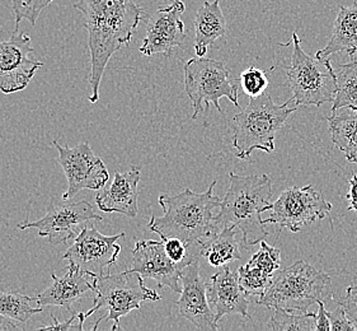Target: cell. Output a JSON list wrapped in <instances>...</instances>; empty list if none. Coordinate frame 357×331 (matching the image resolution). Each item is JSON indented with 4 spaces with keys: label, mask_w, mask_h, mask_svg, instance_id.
I'll return each instance as SVG.
<instances>
[{
    "label": "cell",
    "mask_w": 357,
    "mask_h": 331,
    "mask_svg": "<svg viewBox=\"0 0 357 331\" xmlns=\"http://www.w3.org/2000/svg\"><path fill=\"white\" fill-rule=\"evenodd\" d=\"M327 315L331 321V331H355L357 330L356 326L351 321L346 311L342 306L338 303V309L332 312L327 311Z\"/></svg>",
    "instance_id": "cell-32"
},
{
    "label": "cell",
    "mask_w": 357,
    "mask_h": 331,
    "mask_svg": "<svg viewBox=\"0 0 357 331\" xmlns=\"http://www.w3.org/2000/svg\"><path fill=\"white\" fill-rule=\"evenodd\" d=\"M270 326L275 331H317L314 312L294 314L285 310H271Z\"/></svg>",
    "instance_id": "cell-26"
},
{
    "label": "cell",
    "mask_w": 357,
    "mask_h": 331,
    "mask_svg": "<svg viewBox=\"0 0 357 331\" xmlns=\"http://www.w3.org/2000/svg\"><path fill=\"white\" fill-rule=\"evenodd\" d=\"M15 15V29L20 27L23 20L31 22L36 26L37 20L45 8L50 6L54 0H10Z\"/></svg>",
    "instance_id": "cell-29"
},
{
    "label": "cell",
    "mask_w": 357,
    "mask_h": 331,
    "mask_svg": "<svg viewBox=\"0 0 357 331\" xmlns=\"http://www.w3.org/2000/svg\"><path fill=\"white\" fill-rule=\"evenodd\" d=\"M346 199L350 202L349 204V210L356 212L357 213V175L352 173L350 179V190L346 195Z\"/></svg>",
    "instance_id": "cell-35"
},
{
    "label": "cell",
    "mask_w": 357,
    "mask_h": 331,
    "mask_svg": "<svg viewBox=\"0 0 357 331\" xmlns=\"http://www.w3.org/2000/svg\"><path fill=\"white\" fill-rule=\"evenodd\" d=\"M333 145L342 152L344 159L357 163V111L332 114L327 117Z\"/></svg>",
    "instance_id": "cell-23"
},
{
    "label": "cell",
    "mask_w": 357,
    "mask_h": 331,
    "mask_svg": "<svg viewBox=\"0 0 357 331\" xmlns=\"http://www.w3.org/2000/svg\"><path fill=\"white\" fill-rule=\"evenodd\" d=\"M238 275L242 288L248 295L261 297L272 281V275L264 273V270L256 267H241L238 269Z\"/></svg>",
    "instance_id": "cell-27"
},
{
    "label": "cell",
    "mask_w": 357,
    "mask_h": 331,
    "mask_svg": "<svg viewBox=\"0 0 357 331\" xmlns=\"http://www.w3.org/2000/svg\"><path fill=\"white\" fill-rule=\"evenodd\" d=\"M123 237V232L106 236L94 226H83L63 258L92 277L103 275L105 270L119 259L121 246L117 241Z\"/></svg>",
    "instance_id": "cell-11"
},
{
    "label": "cell",
    "mask_w": 357,
    "mask_h": 331,
    "mask_svg": "<svg viewBox=\"0 0 357 331\" xmlns=\"http://www.w3.org/2000/svg\"><path fill=\"white\" fill-rule=\"evenodd\" d=\"M185 10L183 0H173L168 7L158 9L148 21L140 52L145 57L155 54L171 57L186 38V27L181 18Z\"/></svg>",
    "instance_id": "cell-14"
},
{
    "label": "cell",
    "mask_w": 357,
    "mask_h": 331,
    "mask_svg": "<svg viewBox=\"0 0 357 331\" xmlns=\"http://www.w3.org/2000/svg\"><path fill=\"white\" fill-rule=\"evenodd\" d=\"M43 311V307L37 303L36 297L32 298L21 293L0 292V316L24 324L31 317Z\"/></svg>",
    "instance_id": "cell-25"
},
{
    "label": "cell",
    "mask_w": 357,
    "mask_h": 331,
    "mask_svg": "<svg viewBox=\"0 0 357 331\" xmlns=\"http://www.w3.org/2000/svg\"><path fill=\"white\" fill-rule=\"evenodd\" d=\"M142 171L132 166L126 172H114V177L108 186L102 187L96 196L97 207L105 213H120L129 218H135L139 212V182Z\"/></svg>",
    "instance_id": "cell-18"
},
{
    "label": "cell",
    "mask_w": 357,
    "mask_h": 331,
    "mask_svg": "<svg viewBox=\"0 0 357 331\" xmlns=\"http://www.w3.org/2000/svg\"><path fill=\"white\" fill-rule=\"evenodd\" d=\"M336 73L337 92L332 105V114L341 108L357 111V61L340 65Z\"/></svg>",
    "instance_id": "cell-24"
},
{
    "label": "cell",
    "mask_w": 357,
    "mask_h": 331,
    "mask_svg": "<svg viewBox=\"0 0 357 331\" xmlns=\"http://www.w3.org/2000/svg\"><path fill=\"white\" fill-rule=\"evenodd\" d=\"M207 297L215 312V320L219 323L227 315H241L252 318L248 314V295L239 283L238 272L222 267L214 274L207 287Z\"/></svg>",
    "instance_id": "cell-17"
},
{
    "label": "cell",
    "mask_w": 357,
    "mask_h": 331,
    "mask_svg": "<svg viewBox=\"0 0 357 331\" xmlns=\"http://www.w3.org/2000/svg\"><path fill=\"white\" fill-rule=\"evenodd\" d=\"M229 180L230 186L215 216V228L219 232L234 224L243 235L244 245H258L268 236L261 216L271 209V177L268 175L241 176L230 172Z\"/></svg>",
    "instance_id": "cell-3"
},
{
    "label": "cell",
    "mask_w": 357,
    "mask_h": 331,
    "mask_svg": "<svg viewBox=\"0 0 357 331\" xmlns=\"http://www.w3.org/2000/svg\"><path fill=\"white\" fill-rule=\"evenodd\" d=\"M52 284L37 295V303L43 307L57 306L68 311L73 310V306L78 303L82 297L89 290H94L93 277L80 270L72 264L65 267L63 277H56L51 273Z\"/></svg>",
    "instance_id": "cell-19"
},
{
    "label": "cell",
    "mask_w": 357,
    "mask_h": 331,
    "mask_svg": "<svg viewBox=\"0 0 357 331\" xmlns=\"http://www.w3.org/2000/svg\"><path fill=\"white\" fill-rule=\"evenodd\" d=\"M74 7L86 18L91 52L89 102L96 103L109 59L131 43L144 12L134 0H78Z\"/></svg>",
    "instance_id": "cell-1"
},
{
    "label": "cell",
    "mask_w": 357,
    "mask_h": 331,
    "mask_svg": "<svg viewBox=\"0 0 357 331\" xmlns=\"http://www.w3.org/2000/svg\"><path fill=\"white\" fill-rule=\"evenodd\" d=\"M328 284V274L299 260L291 267L276 272L270 287L256 302L270 310L280 309L294 314H305L313 304L323 300V290Z\"/></svg>",
    "instance_id": "cell-5"
},
{
    "label": "cell",
    "mask_w": 357,
    "mask_h": 331,
    "mask_svg": "<svg viewBox=\"0 0 357 331\" xmlns=\"http://www.w3.org/2000/svg\"><path fill=\"white\" fill-rule=\"evenodd\" d=\"M185 91L192 105V119H197L213 103L222 114L220 98H228L239 108L238 86L228 68L214 59L196 57L185 65Z\"/></svg>",
    "instance_id": "cell-8"
},
{
    "label": "cell",
    "mask_w": 357,
    "mask_h": 331,
    "mask_svg": "<svg viewBox=\"0 0 357 331\" xmlns=\"http://www.w3.org/2000/svg\"><path fill=\"white\" fill-rule=\"evenodd\" d=\"M227 21L220 1H205L195 17V51L196 57H205L207 47L227 35Z\"/></svg>",
    "instance_id": "cell-21"
},
{
    "label": "cell",
    "mask_w": 357,
    "mask_h": 331,
    "mask_svg": "<svg viewBox=\"0 0 357 331\" xmlns=\"http://www.w3.org/2000/svg\"><path fill=\"white\" fill-rule=\"evenodd\" d=\"M201 256L214 267H222L242 258L241 242L236 240V227L230 224L216 232L201 245Z\"/></svg>",
    "instance_id": "cell-22"
},
{
    "label": "cell",
    "mask_w": 357,
    "mask_h": 331,
    "mask_svg": "<svg viewBox=\"0 0 357 331\" xmlns=\"http://www.w3.org/2000/svg\"><path fill=\"white\" fill-rule=\"evenodd\" d=\"M9 318L4 316H0V331L1 330H20L18 325L13 324L8 321Z\"/></svg>",
    "instance_id": "cell-36"
},
{
    "label": "cell",
    "mask_w": 357,
    "mask_h": 331,
    "mask_svg": "<svg viewBox=\"0 0 357 331\" xmlns=\"http://www.w3.org/2000/svg\"><path fill=\"white\" fill-rule=\"evenodd\" d=\"M216 180L205 193L197 194L185 189L177 195H160L158 203L165 210L162 216H151L148 230L162 240L177 237L190 247H199L218 232L214 210L220 207V198L215 196Z\"/></svg>",
    "instance_id": "cell-2"
},
{
    "label": "cell",
    "mask_w": 357,
    "mask_h": 331,
    "mask_svg": "<svg viewBox=\"0 0 357 331\" xmlns=\"http://www.w3.org/2000/svg\"><path fill=\"white\" fill-rule=\"evenodd\" d=\"M318 312L315 317V324H317V331H329L331 330V321H329L327 310H326V304L323 302V300L318 301Z\"/></svg>",
    "instance_id": "cell-34"
},
{
    "label": "cell",
    "mask_w": 357,
    "mask_h": 331,
    "mask_svg": "<svg viewBox=\"0 0 357 331\" xmlns=\"http://www.w3.org/2000/svg\"><path fill=\"white\" fill-rule=\"evenodd\" d=\"M337 52H344L351 58L357 55V3L340 7L328 43L315 57L331 59Z\"/></svg>",
    "instance_id": "cell-20"
},
{
    "label": "cell",
    "mask_w": 357,
    "mask_h": 331,
    "mask_svg": "<svg viewBox=\"0 0 357 331\" xmlns=\"http://www.w3.org/2000/svg\"><path fill=\"white\" fill-rule=\"evenodd\" d=\"M93 307L86 312V317L106 311V316L97 318L93 330H97L102 321H112V330L121 329L120 320L131 311L140 310L144 302H158L162 300L157 290L148 288L139 273L126 269L117 274H103L93 277Z\"/></svg>",
    "instance_id": "cell-6"
},
{
    "label": "cell",
    "mask_w": 357,
    "mask_h": 331,
    "mask_svg": "<svg viewBox=\"0 0 357 331\" xmlns=\"http://www.w3.org/2000/svg\"><path fill=\"white\" fill-rule=\"evenodd\" d=\"M287 82L293 92L294 103L317 106L333 102L337 92L336 73L331 59L307 55L301 47L298 34H293V54L287 69Z\"/></svg>",
    "instance_id": "cell-7"
},
{
    "label": "cell",
    "mask_w": 357,
    "mask_h": 331,
    "mask_svg": "<svg viewBox=\"0 0 357 331\" xmlns=\"http://www.w3.org/2000/svg\"><path fill=\"white\" fill-rule=\"evenodd\" d=\"M200 270L199 259L193 260L181 270L182 290L177 301L178 315L191 321L199 330L216 331L219 326L208 302L207 284L202 279Z\"/></svg>",
    "instance_id": "cell-16"
},
{
    "label": "cell",
    "mask_w": 357,
    "mask_h": 331,
    "mask_svg": "<svg viewBox=\"0 0 357 331\" xmlns=\"http://www.w3.org/2000/svg\"><path fill=\"white\" fill-rule=\"evenodd\" d=\"M296 110L294 98L284 105H276L270 94L250 97L247 108L234 116L233 148H236V157L250 159L256 149L266 153L275 151L276 133L285 126Z\"/></svg>",
    "instance_id": "cell-4"
},
{
    "label": "cell",
    "mask_w": 357,
    "mask_h": 331,
    "mask_svg": "<svg viewBox=\"0 0 357 331\" xmlns=\"http://www.w3.org/2000/svg\"><path fill=\"white\" fill-rule=\"evenodd\" d=\"M271 210V216L262 219L264 226H279V235L282 230L298 233L315 221L327 218L332 210V204L313 185H307L290 187L282 191L279 199L272 203Z\"/></svg>",
    "instance_id": "cell-9"
},
{
    "label": "cell",
    "mask_w": 357,
    "mask_h": 331,
    "mask_svg": "<svg viewBox=\"0 0 357 331\" xmlns=\"http://www.w3.org/2000/svg\"><path fill=\"white\" fill-rule=\"evenodd\" d=\"M267 75H268L267 71H261L255 66H250L241 74L239 84L242 87L244 94L248 97H258L264 94V91L270 84Z\"/></svg>",
    "instance_id": "cell-30"
},
{
    "label": "cell",
    "mask_w": 357,
    "mask_h": 331,
    "mask_svg": "<svg viewBox=\"0 0 357 331\" xmlns=\"http://www.w3.org/2000/svg\"><path fill=\"white\" fill-rule=\"evenodd\" d=\"M26 32L15 29L7 41H0V91L4 94L26 89L43 63L37 60Z\"/></svg>",
    "instance_id": "cell-12"
},
{
    "label": "cell",
    "mask_w": 357,
    "mask_h": 331,
    "mask_svg": "<svg viewBox=\"0 0 357 331\" xmlns=\"http://www.w3.org/2000/svg\"><path fill=\"white\" fill-rule=\"evenodd\" d=\"M105 218L96 213L92 204L82 202L50 207L49 212L33 222L26 221L18 224V230H37L40 237L47 238L51 245H61L74 240L82 230V226Z\"/></svg>",
    "instance_id": "cell-13"
},
{
    "label": "cell",
    "mask_w": 357,
    "mask_h": 331,
    "mask_svg": "<svg viewBox=\"0 0 357 331\" xmlns=\"http://www.w3.org/2000/svg\"><path fill=\"white\" fill-rule=\"evenodd\" d=\"M59 152L57 163L61 166L68 180V190L63 194V200L68 202L82 190H100L109 180V173L105 162L94 154L88 143L75 147H66L54 140Z\"/></svg>",
    "instance_id": "cell-10"
},
{
    "label": "cell",
    "mask_w": 357,
    "mask_h": 331,
    "mask_svg": "<svg viewBox=\"0 0 357 331\" xmlns=\"http://www.w3.org/2000/svg\"><path fill=\"white\" fill-rule=\"evenodd\" d=\"M342 306L347 316L350 318L357 329V284L356 286H350L346 289V295L342 301H336Z\"/></svg>",
    "instance_id": "cell-33"
},
{
    "label": "cell",
    "mask_w": 357,
    "mask_h": 331,
    "mask_svg": "<svg viewBox=\"0 0 357 331\" xmlns=\"http://www.w3.org/2000/svg\"><path fill=\"white\" fill-rule=\"evenodd\" d=\"M52 323L47 326H41L40 330H84V321H86V314L79 312L77 315H73L66 321H59L56 317L51 315Z\"/></svg>",
    "instance_id": "cell-31"
},
{
    "label": "cell",
    "mask_w": 357,
    "mask_h": 331,
    "mask_svg": "<svg viewBox=\"0 0 357 331\" xmlns=\"http://www.w3.org/2000/svg\"><path fill=\"white\" fill-rule=\"evenodd\" d=\"M131 255L132 261L129 270L140 274L144 279L157 281L159 289L168 287L174 293H181L182 267L169 259L163 240H137Z\"/></svg>",
    "instance_id": "cell-15"
},
{
    "label": "cell",
    "mask_w": 357,
    "mask_h": 331,
    "mask_svg": "<svg viewBox=\"0 0 357 331\" xmlns=\"http://www.w3.org/2000/svg\"><path fill=\"white\" fill-rule=\"evenodd\" d=\"M247 267H256L264 273L275 275L276 272H279L281 267V252L279 249L268 245L266 241H261V249L258 250L250 261L245 264Z\"/></svg>",
    "instance_id": "cell-28"
}]
</instances>
